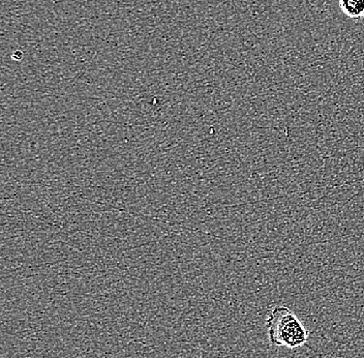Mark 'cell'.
Returning <instances> with one entry per match:
<instances>
[{"label": "cell", "mask_w": 364, "mask_h": 358, "mask_svg": "<svg viewBox=\"0 0 364 358\" xmlns=\"http://www.w3.org/2000/svg\"><path fill=\"white\" fill-rule=\"evenodd\" d=\"M268 339L277 347L296 349L306 345L309 332L294 312L284 305L273 307L266 319Z\"/></svg>", "instance_id": "obj_1"}, {"label": "cell", "mask_w": 364, "mask_h": 358, "mask_svg": "<svg viewBox=\"0 0 364 358\" xmlns=\"http://www.w3.org/2000/svg\"><path fill=\"white\" fill-rule=\"evenodd\" d=\"M340 8L351 19L364 17V0H340Z\"/></svg>", "instance_id": "obj_2"}]
</instances>
